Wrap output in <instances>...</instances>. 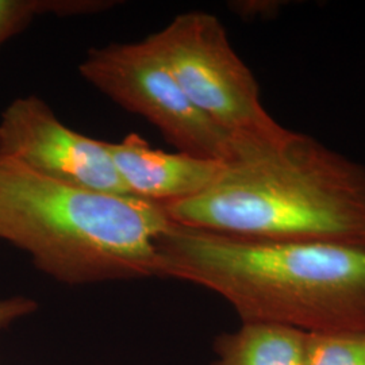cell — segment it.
I'll return each instance as SVG.
<instances>
[{
	"mask_svg": "<svg viewBox=\"0 0 365 365\" xmlns=\"http://www.w3.org/2000/svg\"><path fill=\"white\" fill-rule=\"evenodd\" d=\"M78 71L115 103L148 119L179 152L218 161L232 157L233 135L190 102L146 38L92 48Z\"/></svg>",
	"mask_w": 365,
	"mask_h": 365,
	"instance_id": "cell-5",
	"label": "cell"
},
{
	"mask_svg": "<svg viewBox=\"0 0 365 365\" xmlns=\"http://www.w3.org/2000/svg\"><path fill=\"white\" fill-rule=\"evenodd\" d=\"M37 307V302L26 297L0 299V329L10 327L15 321L34 313Z\"/></svg>",
	"mask_w": 365,
	"mask_h": 365,
	"instance_id": "cell-11",
	"label": "cell"
},
{
	"mask_svg": "<svg viewBox=\"0 0 365 365\" xmlns=\"http://www.w3.org/2000/svg\"><path fill=\"white\" fill-rule=\"evenodd\" d=\"M160 277L218 294L242 322L365 336V247L250 240L172 222L157 240Z\"/></svg>",
	"mask_w": 365,
	"mask_h": 365,
	"instance_id": "cell-2",
	"label": "cell"
},
{
	"mask_svg": "<svg viewBox=\"0 0 365 365\" xmlns=\"http://www.w3.org/2000/svg\"><path fill=\"white\" fill-rule=\"evenodd\" d=\"M108 150L129 195L160 205L191 199L207 190L220 176L225 161L152 148L130 133Z\"/></svg>",
	"mask_w": 365,
	"mask_h": 365,
	"instance_id": "cell-7",
	"label": "cell"
},
{
	"mask_svg": "<svg viewBox=\"0 0 365 365\" xmlns=\"http://www.w3.org/2000/svg\"><path fill=\"white\" fill-rule=\"evenodd\" d=\"M280 7L282 6L279 1H235L232 6L235 13L245 18L249 16L268 18L279 13Z\"/></svg>",
	"mask_w": 365,
	"mask_h": 365,
	"instance_id": "cell-12",
	"label": "cell"
},
{
	"mask_svg": "<svg viewBox=\"0 0 365 365\" xmlns=\"http://www.w3.org/2000/svg\"><path fill=\"white\" fill-rule=\"evenodd\" d=\"M146 41L190 102L222 129L250 137L274 135L283 129L264 108L257 80L215 15L180 14Z\"/></svg>",
	"mask_w": 365,
	"mask_h": 365,
	"instance_id": "cell-4",
	"label": "cell"
},
{
	"mask_svg": "<svg viewBox=\"0 0 365 365\" xmlns=\"http://www.w3.org/2000/svg\"><path fill=\"white\" fill-rule=\"evenodd\" d=\"M307 333L292 327L242 322L215 341L210 365H303Z\"/></svg>",
	"mask_w": 365,
	"mask_h": 365,
	"instance_id": "cell-8",
	"label": "cell"
},
{
	"mask_svg": "<svg viewBox=\"0 0 365 365\" xmlns=\"http://www.w3.org/2000/svg\"><path fill=\"white\" fill-rule=\"evenodd\" d=\"M0 157L54 182L129 195L113 163L108 143L66 128L34 95L15 99L1 113Z\"/></svg>",
	"mask_w": 365,
	"mask_h": 365,
	"instance_id": "cell-6",
	"label": "cell"
},
{
	"mask_svg": "<svg viewBox=\"0 0 365 365\" xmlns=\"http://www.w3.org/2000/svg\"><path fill=\"white\" fill-rule=\"evenodd\" d=\"M164 206L54 182L0 157V240L69 286L160 277Z\"/></svg>",
	"mask_w": 365,
	"mask_h": 365,
	"instance_id": "cell-3",
	"label": "cell"
},
{
	"mask_svg": "<svg viewBox=\"0 0 365 365\" xmlns=\"http://www.w3.org/2000/svg\"><path fill=\"white\" fill-rule=\"evenodd\" d=\"M182 226L250 240L365 247V167L312 135H233L217 180L163 205Z\"/></svg>",
	"mask_w": 365,
	"mask_h": 365,
	"instance_id": "cell-1",
	"label": "cell"
},
{
	"mask_svg": "<svg viewBox=\"0 0 365 365\" xmlns=\"http://www.w3.org/2000/svg\"><path fill=\"white\" fill-rule=\"evenodd\" d=\"M91 13L88 0H0V46L43 14L75 16Z\"/></svg>",
	"mask_w": 365,
	"mask_h": 365,
	"instance_id": "cell-9",
	"label": "cell"
},
{
	"mask_svg": "<svg viewBox=\"0 0 365 365\" xmlns=\"http://www.w3.org/2000/svg\"><path fill=\"white\" fill-rule=\"evenodd\" d=\"M303 365H365V336L307 333Z\"/></svg>",
	"mask_w": 365,
	"mask_h": 365,
	"instance_id": "cell-10",
	"label": "cell"
}]
</instances>
